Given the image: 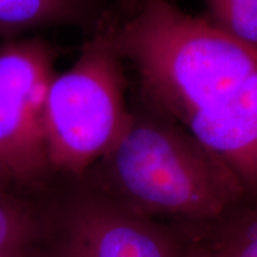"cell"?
<instances>
[{
	"instance_id": "30bf717a",
	"label": "cell",
	"mask_w": 257,
	"mask_h": 257,
	"mask_svg": "<svg viewBox=\"0 0 257 257\" xmlns=\"http://www.w3.org/2000/svg\"><path fill=\"white\" fill-rule=\"evenodd\" d=\"M207 9L208 21L257 50V0H221Z\"/></svg>"
},
{
	"instance_id": "6da1fadb",
	"label": "cell",
	"mask_w": 257,
	"mask_h": 257,
	"mask_svg": "<svg viewBox=\"0 0 257 257\" xmlns=\"http://www.w3.org/2000/svg\"><path fill=\"white\" fill-rule=\"evenodd\" d=\"M111 41L134 63L156 113L184 125L214 107L257 69V50L168 0H144Z\"/></svg>"
},
{
	"instance_id": "277c9868",
	"label": "cell",
	"mask_w": 257,
	"mask_h": 257,
	"mask_svg": "<svg viewBox=\"0 0 257 257\" xmlns=\"http://www.w3.org/2000/svg\"><path fill=\"white\" fill-rule=\"evenodd\" d=\"M59 55L40 37L0 46V188L22 193L51 169L44 110Z\"/></svg>"
},
{
	"instance_id": "9c48e42d",
	"label": "cell",
	"mask_w": 257,
	"mask_h": 257,
	"mask_svg": "<svg viewBox=\"0 0 257 257\" xmlns=\"http://www.w3.org/2000/svg\"><path fill=\"white\" fill-rule=\"evenodd\" d=\"M225 217L224 232L214 244L216 257H257V201Z\"/></svg>"
},
{
	"instance_id": "8992f818",
	"label": "cell",
	"mask_w": 257,
	"mask_h": 257,
	"mask_svg": "<svg viewBox=\"0 0 257 257\" xmlns=\"http://www.w3.org/2000/svg\"><path fill=\"white\" fill-rule=\"evenodd\" d=\"M182 127L232 170L246 195L257 197V69L224 101Z\"/></svg>"
},
{
	"instance_id": "7c38bea8",
	"label": "cell",
	"mask_w": 257,
	"mask_h": 257,
	"mask_svg": "<svg viewBox=\"0 0 257 257\" xmlns=\"http://www.w3.org/2000/svg\"><path fill=\"white\" fill-rule=\"evenodd\" d=\"M205 2H206L207 6H211V5H213V4H217V3L221 2V0H205Z\"/></svg>"
},
{
	"instance_id": "ba28073f",
	"label": "cell",
	"mask_w": 257,
	"mask_h": 257,
	"mask_svg": "<svg viewBox=\"0 0 257 257\" xmlns=\"http://www.w3.org/2000/svg\"><path fill=\"white\" fill-rule=\"evenodd\" d=\"M42 217L22 193L0 188V257H30L41 234Z\"/></svg>"
},
{
	"instance_id": "5b68a950",
	"label": "cell",
	"mask_w": 257,
	"mask_h": 257,
	"mask_svg": "<svg viewBox=\"0 0 257 257\" xmlns=\"http://www.w3.org/2000/svg\"><path fill=\"white\" fill-rule=\"evenodd\" d=\"M165 229L100 189L74 195L62 212L56 257H180Z\"/></svg>"
},
{
	"instance_id": "52a82bcc",
	"label": "cell",
	"mask_w": 257,
	"mask_h": 257,
	"mask_svg": "<svg viewBox=\"0 0 257 257\" xmlns=\"http://www.w3.org/2000/svg\"><path fill=\"white\" fill-rule=\"evenodd\" d=\"M88 16L87 0H0V37L9 41L35 29L78 24Z\"/></svg>"
},
{
	"instance_id": "7a4b0ae2",
	"label": "cell",
	"mask_w": 257,
	"mask_h": 257,
	"mask_svg": "<svg viewBox=\"0 0 257 257\" xmlns=\"http://www.w3.org/2000/svg\"><path fill=\"white\" fill-rule=\"evenodd\" d=\"M98 162V189L147 218L219 219L246 195L238 178L216 154L156 112L131 113L119 140Z\"/></svg>"
},
{
	"instance_id": "8fae6325",
	"label": "cell",
	"mask_w": 257,
	"mask_h": 257,
	"mask_svg": "<svg viewBox=\"0 0 257 257\" xmlns=\"http://www.w3.org/2000/svg\"><path fill=\"white\" fill-rule=\"evenodd\" d=\"M180 257H216L214 255V245L213 246H194L189 248L181 253Z\"/></svg>"
},
{
	"instance_id": "3957f363",
	"label": "cell",
	"mask_w": 257,
	"mask_h": 257,
	"mask_svg": "<svg viewBox=\"0 0 257 257\" xmlns=\"http://www.w3.org/2000/svg\"><path fill=\"white\" fill-rule=\"evenodd\" d=\"M130 117L121 57L110 34H96L48 88L44 119L51 169L83 175L117 143Z\"/></svg>"
}]
</instances>
